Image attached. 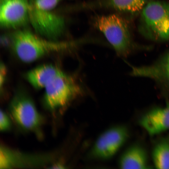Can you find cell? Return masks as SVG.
<instances>
[{"label":"cell","mask_w":169,"mask_h":169,"mask_svg":"<svg viewBox=\"0 0 169 169\" xmlns=\"http://www.w3.org/2000/svg\"><path fill=\"white\" fill-rule=\"evenodd\" d=\"M10 39L12 50L16 55L22 62L27 63L48 54L64 50L71 44L44 38L26 29L15 31L12 34Z\"/></svg>","instance_id":"1"},{"label":"cell","mask_w":169,"mask_h":169,"mask_svg":"<svg viewBox=\"0 0 169 169\" xmlns=\"http://www.w3.org/2000/svg\"><path fill=\"white\" fill-rule=\"evenodd\" d=\"M117 54L126 55L130 46V37L127 24L123 19L115 14L99 16L95 23Z\"/></svg>","instance_id":"2"},{"label":"cell","mask_w":169,"mask_h":169,"mask_svg":"<svg viewBox=\"0 0 169 169\" xmlns=\"http://www.w3.org/2000/svg\"><path fill=\"white\" fill-rule=\"evenodd\" d=\"M141 17L148 35L162 40L169 39V2L149 3L142 9Z\"/></svg>","instance_id":"3"},{"label":"cell","mask_w":169,"mask_h":169,"mask_svg":"<svg viewBox=\"0 0 169 169\" xmlns=\"http://www.w3.org/2000/svg\"><path fill=\"white\" fill-rule=\"evenodd\" d=\"M44 101L51 110L66 105L81 89L71 77L63 72L52 80L44 88Z\"/></svg>","instance_id":"4"},{"label":"cell","mask_w":169,"mask_h":169,"mask_svg":"<svg viewBox=\"0 0 169 169\" xmlns=\"http://www.w3.org/2000/svg\"><path fill=\"white\" fill-rule=\"evenodd\" d=\"M29 22L35 31L46 38L56 41L63 34L64 19L51 10L40 9L29 0Z\"/></svg>","instance_id":"5"},{"label":"cell","mask_w":169,"mask_h":169,"mask_svg":"<svg viewBox=\"0 0 169 169\" xmlns=\"http://www.w3.org/2000/svg\"><path fill=\"white\" fill-rule=\"evenodd\" d=\"M9 110L16 122L25 130L34 131L38 129L43 118L33 100L23 93L15 95L10 102Z\"/></svg>","instance_id":"6"},{"label":"cell","mask_w":169,"mask_h":169,"mask_svg":"<svg viewBox=\"0 0 169 169\" xmlns=\"http://www.w3.org/2000/svg\"><path fill=\"white\" fill-rule=\"evenodd\" d=\"M29 0H0V25L15 28L29 22Z\"/></svg>","instance_id":"7"},{"label":"cell","mask_w":169,"mask_h":169,"mask_svg":"<svg viewBox=\"0 0 169 169\" xmlns=\"http://www.w3.org/2000/svg\"><path fill=\"white\" fill-rule=\"evenodd\" d=\"M128 136L124 126L111 128L98 137L93 148V155L96 157L107 159L114 155L124 144Z\"/></svg>","instance_id":"8"},{"label":"cell","mask_w":169,"mask_h":169,"mask_svg":"<svg viewBox=\"0 0 169 169\" xmlns=\"http://www.w3.org/2000/svg\"><path fill=\"white\" fill-rule=\"evenodd\" d=\"M140 124L151 136L169 130V104L164 108L153 109L144 115Z\"/></svg>","instance_id":"9"},{"label":"cell","mask_w":169,"mask_h":169,"mask_svg":"<svg viewBox=\"0 0 169 169\" xmlns=\"http://www.w3.org/2000/svg\"><path fill=\"white\" fill-rule=\"evenodd\" d=\"M63 72L53 65L43 64L27 72L25 77L28 81L35 89H44L52 80Z\"/></svg>","instance_id":"10"},{"label":"cell","mask_w":169,"mask_h":169,"mask_svg":"<svg viewBox=\"0 0 169 169\" xmlns=\"http://www.w3.org/2000/svg\"><path fill=\"white\" fill-rule=\"evenodd\" d=\"M119 164L121 168L124 169L148 168V157L145 150L139 145L131 146L123 154Z\"/></svg>","instance_id":"11"},{"label":"cell","mask_w":169,"mask_h":169,"mask_svg":"<svg viewBox=\"0 0 169 169\" xmlns=\"http://www.w3.org/2000/svg\"><path fill=\"white\" fill-rule=\"evenodd\" d=\"M152 157L156 168L169 169V135L160 139L155 144Z\"/></svg>","instance_id":"12"},{"label":"cell","mask_w":169,"mask_h":169,"mask_svg":"<svg viewBox=\"0 0 169 169\" xmlns=\"http://www.w3.org/2000/svg\"><path fill=\"white\" fill-rule=\"evenodd\" d=\"M146 0H104L105 6L122 11L135 12L143 8Z\"/></svg>","instance_id":"13"},{"label":"cell","mask_w":169,"mask_h":169,"mask_svg":"<svg viewBox=\"0 0 169 169\" xmlns=\"http://www.w3.org/2000/svg\"><path fill=\"white\" fill-rule=\"evenodd\" d=\"M61 0H29L36 7L40 9L52 11Z\"/></svg>","instance_id":"14"},{"label":"cell","mask_w":169,"mask_h":169,"mask_svg":"<svg viewBox=\"0 0 169 169\" xmlns=\"http://www.w3.org/2000/svg\"><path fill=\"white\" fill-rule=\"evenodd\" d=\"M11 125L10 120L7 115L3 110H1L0 114V129L5 131L9 129Z\"/></svg>","instance_id":"15"},{"label":"cell","mask_w":169,"mask_h":169,"mask_svg":"<svg viewBox=\"0 0 169 169\" xmlns=\"http://www.w3.org/2000/svg\"><path fill=\"white\" fill-rule=\"evenodd\" d=\"M7 69L4 64L1 63L0 66V86L1 90L3 86L7 75Z\"/></svg>","instance_id":"16"},{"label":"cell","mask_w":169,"mask_h":169,"mask_svg":"<svg viewBox=\"0 0 169 169\" xmlns=\"http://www.w3.org/2000/svg\"><path fill=\"white\" fill-rule=\"evenodd\" d=\"M165 69L166 75L169 78V57L166 61Z\"/></svg>","instance_id":"17"}]
</instances>
